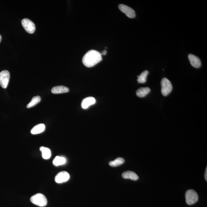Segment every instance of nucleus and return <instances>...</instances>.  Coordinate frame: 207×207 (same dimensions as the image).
I'll return each instance as SVG.
<instances>
[{"label":"nucleus","mask_w":207,"mask_h":207,"mask_svg":"<svg viewBox=\"0 0 207 207\" xmlns=\"http://www.w3.org/2000/svg\"><path fill=\"white\" fill-rule=\"evenodd\" d=\"M101 54L96 50H90L83 57L82 61L83 64L87 67H91L95 66L102 60Z\"/></svg>","instance_id":"f257e3e1"},{"label":"nucleus","mask_w":207,"mask_h":207,"mask_svg":"<svg viewBox=\"0 0 207 207\" xmlns=\"http://www.w3.org/2000/svg\"><path fill=\"white\" fill-rule=\"evenodd\" d=\"M31 202L40 207H44L47 205V200L44 195L41 193L37 194L30 198Z\"/></svg>","instance_id":"f03ea898"},{"label":"nucleus","mask_w":207,"mask_h":207,"mask_svg":"<svg viewBox=\"0 0 207 207\" xmlns=\"http://www.w3.org/2000/svg\"><path fill=\"white\" fill-rule=\"evenodd\" d=\"M161 92L163 95L167 96L171 92L172 90V86L170 81L167 78H163L161 82Z\"/></svg>","instance_id":"7ed1b4c3"},{"label":"nucleus","mask_w":207,"mask_h":207,"mask_svg":"<svg viewBox=\"0 0 207 207\" xmlns=\"http://www.w3.org/2000/svg\"><path fill=\"white\" fill-rule=\"evenodd\" d=\"M198 195L195 190H190L186 192V203L188 205H192L196 203L198 200Z\"/></svg>","instance_id":"20e7f679"},{"label":"nucleus","mask_w":207,"mask_h":207,"mask_svg":"<svg viewBox=\"0 0 207 207\" xmlns=\"http://www.w3.org/2000/svg\"><path fill=\"white\" fill-rule=\"evenodd\" d=\"M22 26L25 30L28 33H33L35 30L34 23L31 20L28 19H24L22 20Z\"/></svg>","instance_id":"39448f33"},{"label":"nucleus","mask_w":207,"mask_h":207,"mask_svg":"<svg viewBox=\"0 0 207 207\" xmlns=\"http://www.w3.org/2000/svg\"><path fill=\"white\" fill-rule=\"evenodd\" d=\"M10 77V73L8 71L4 70L0 72V86L3 88H7Z\"/></svg>","instance_id":"423d86ee"},{"label":"nucleus","mask_w":207,"mask_h":207,"mask_svg":"<svg viewBox=\"0 0 207 207\" xmlns=\"http://www.w3.org/2000/svg\"><path fill=\"white\" fill-rule=\"evenodd\" d=\"M119 8L121 12L130 18H134L135 17V12L131 7L124 4H121L119 5Z\"/></svg>","instance_id":"0eeeda50"},{"label":"nucleus","mask_w":207,"mask_h":207,"mask_svg":"<svg viewBox=\"0 0 207 207\" xmlns=\"http://www.w3.org/2000/svg\"><path fill=\"white\" fill-rule=\"evenodd\" d=\"M69 178L70 175L68 173L65 171H62L57 174L54 180L56 183H61L67 181Z\"/></svg>","instance_id":"6e6552de"},{"label":"nucleus","mask_w":207,"mask_h":207,"mask_svg":"<svg viewBox=\"0 0 207 207\" xmlns=\"http://www.w3.org/2000/svg\"><path fill=\"white\" fill-rule=\"evenodd\" d=\"M188 57L191 64L193 67L195 68H199L200 67L201 61L198 57L192 54H189Z\"/></svg>","instance_id":"1a4fd4ad"},{"label":"nucleus","mask_w":207,"mask_h":207,"mask_svg":"<svg viewBox=\"0 0 207 207\" xmlns=\"http://www.w3.org/2000/svg\"><path fill=\"white\" fill-rule=\"evenodd\" d=\"M96 100L94 97H89L84 99L81 103V107L83 109L88 108L90 106L96 103Z\"/></svg>","instance_id":"9d476101"},{"label":"nucleus","mask_w":207,"mask_h":207,"mask_svg":"<svg viewBox=\"0 0 207 207\" xmlns=\"http://www.w3.org/2000/svg\"><path fill=\"white\" fill-rule=\"evenodd\" d=\"M123 178L124 179H129L136 181L139 179L138 176L136 173L131 171H125L122 174Z\"/></svg>","instance_id":"9b49d317"},{"label":"nucleus","mask_w":207,"mask_h":207,"mask_svg":"<svg viewBox=\"0 0 207 207\" xmlns=\"http://www.w3.org/2000/svg\"><path fill=\"white\" fill-rule=\"evenodd\" d=\"M69 91L68 88L66 86H55L52 88L51 89L52 93L54 94L67 93Z\"/></svg>","instance_id":"f8f14e48"},{"label":"nucleus","mask_w":207,"mask_h":207,"mask_svg":"<svg viewBox=\"0 0 207 207\" xmlns=\"http://www.w3.org/2000/svg\"><path fill=\"white\" fill-rule=\"evenodd\" d=\"M45 124H40L34 127L31 130V134L33 135L39 134L45 131Z\"/></svg>","instance_id":"ddd939ff"},{"label":"nucleus","mask_w":207,"mask_h":207,"mask_svg":"<svg viewBox=\"0 0 207 207\" xmlns=\"http://www.w3.org/2000/svg\"><path fill=\"white\" fill-rule=\"evenodd\" d=\"M150 89L149 87L141 88L137 90L136 94L137 96L143 97L147 96L150 92Z\"/></svg>","instance_id":"4468645a"},{"label":"nucleus","mask_w":207,"mask_h":207,"mask_svg":"<svg viewBox=\"0 0 207 207\" xmlns=\"http://www.w3.org/2000/svg\"><path fill=\"white\" fill-rule=\"evenodd\" d=\"M40 150L42 153L43 158L44 159H49L51 156V151L48 148L41 147H40Z\"/></svg>","instance_id":"2eb2a0df"},{"label":"nucleus","mask_w":207,"mask_h":207,"mask_svg":"<svg viewBox=\"0 0 207 207\" xmlns=\"http://www.w3.org/2000/svg\"><path fill=\"white\" fill-rule=\"evenodd\" d=\"M66 162L65 158L62 156H57L53 160V163L56 166L64 165Z\"/></svg>","instance_id":"dca6fc26"},{"label":"nucleus","mask_w":207,"mask_h":207,"mask_svg":"<svg viewBox=\"0 0 207 207\" xmlns=\"http://www.w3.org/2000/svg\"><path fill=\"white\" fill-rule=\"evenodd\" d=\"M41 101V97L40 96H34L32 98V100H31V101L28 103L26 107L28 108H31L34 107L35 106H36L37 104L38 103H39Z\"/></svg>","instance_id":"f3484780"},{"label":"nucleus","mask_w":207,"mask_h":207,"mask_svg":"<svg viewBox=\"0 0 207 207\" xmlns=\"http://www.w3.org/2000/svg\"><path fill=\"white\" fill-rule=\"evenodd\" d=\"M125 162L123 158L119 157L115 159L114 160L111 161L109 163V165L112 167H116L122 165Z\"/></svg>","instance_id":"a211bd4d"},{"label":"nucleus","mask_w":207,"mask_h":207,"mask_svg":"<svg viewBox=\"0 0 207 207\" xmlns=\"http://www.w3.org/2000/svg\"><path fill=\"white\" fill-rule=\"evenodd\" d=\"M149 74V72L147 70H146L143 72L139 76H138V79L137 81L139 83H144L146 82L147 78L148 75Z\"/></svg>","instance_id":"6ab92c4d"},{"label":"nucleus","mask_w":207,"mask_h":207,"mask_svg":"<svg viewBox=\"0 0 207 207\" xmlns=\"http://www.w3.org/2000/svg\"><path fill=\"white\" fill-rule=\"evenodd\" d=\"M205 180L207 181V168H206L205 173Z\"/></svg>","instance_id":"aec40b11"},{"label":"nucleus","mask_w":207,"mask_h":207,"mask_svg":"<svg viewBox=\"0 0 207 207\" xmlns=\"http://www.w3.org/2000/svg\"><path fill=\"white\" fill-rule=\"evenodd\" d=\"M107 54V51H106V50H104V51H103V52H102L101 54H103V55H105L106 54Z\"/></svg>","instance_id":"412c9836"},{"label":"nucleus","mask_w":207,"mask_h":207,"mask_svg":"<svg viewBox=\"0 0 207 207\" xmlns=\"http://www.w3.org/2000/svg\"><path fill=\"white\" fill-rule=\"evenodd\" d=\"M1 40H2V37H1V35H0V42H1Z\"/></svg>","instance_id":"4be33fe9"}]
</instances>
